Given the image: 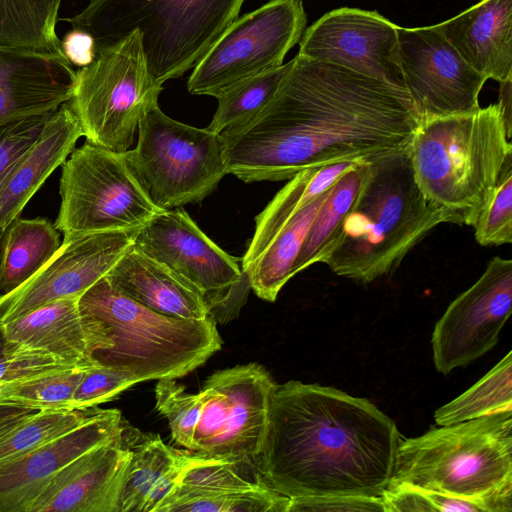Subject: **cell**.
<instances>
[{
    "label": "cell",
    "mask_w": 512,
    "mask_h": 512,
    "mask_svg": "<svg viewBox=\"0 0 512 512\" xmlns=\"http://www.w3.org/2000/svg\"><path fill=\"white\" fill-rule=\"evenodd\" d=\"M104 409L38 410L0 440V461L44 446L97 417Z\"/></svg>",
    "instance_id": "cell-35"
},
{
    "label": "cell",
    "mask_w": 512,
    "mask_h": 512,
    "mask_svg": "<svg viewBox=\"0 0 512 512\" xmlns=\"http://www.w3.org/2000/svg\"><path fill=\"white\" fill-rule=\"evenodd\" d=\"M140 229L64 234L58 251L35 275L0 295V320L6 323L57 300L81 297L134 245Z\"/></svg>",
    "instance_id": "cell-16"
},
{
    "label": "cell",
    "mask_w": 512,
    "mask_h": 512,
    "mask_svg": "<svg viewBox=\"0 0 512 512\" xmlns=\"http://www.w3.org/2000/svg\"><path fill=\"white\" fill-rule=\"evenodd\" d=\"M436 25L464 61L487 80L512 79V0H480Z\"/></svg>",
    "instance_id": "cell-22"
},
{
    "label": "cell",
    "mask_w": 512,
    "mask_h": 512,
    "mask_svg": "<svg viewBox=\"0 0 512 512\" xmlns=\"http://www.w3.org/2000/svg\"><path fill=\"white\" fill-rule=\"evenodd\" d=\"M275 384L258 363L211 374L199 391L202 412L192 450L209 458L255 465L267 430Z\"/></svg>",
    "instance_id": "cell-13"
},
{
    "label": "cell",
    "mask_w": 512,
    "mask_h": 512,
    "mask_svg": "<svg viewBox=\"0 0 512 512\" xmlns=\"http://www.w3.org/2000/svg\"><path fill=\"white\" fill-rule=\"evenodd\" d=\"M163 86L152 78L137 30L96 49L92 63L76 71L69 100L86 142L128 151L142 117L158 105Z\"/></svg>",
    "instance_id": "cell-8"
},
{
    "label": "cell",
    "mask_w": 512,
    "mask_h": 512,
    "mask_svg": "<svg viewBox=\"0 0 512 512\" xmlns=\"http://www.w3.org/2000/svg\"><path fill=\"white\" fill-rule=\"evenodd\" d=\"M28 408L0 405V420L19 414Z\"/></svg>",
    "instance_id": "cell-46"
},
{
    "label": "cell",
    "mask_w": 512,
    "mask_h": 512,
    "mask_svg": "<svg viewBox=\"0 0 512 512\" xmlns=\"http://www.w3.org/2000/svg\"><path fill=\"white\" fill-rule=\"evenodd\" d=\"M61 0H0V47L64 55L56 23Z\"/></svg>",
    "instance_id": "cell-30"
},
{
    "label": "cell",
    "mask_w": 512,
    "mask_h": 512,
    "mask_svg": "<svg viewBox=\"0 0 512 512\" xmlns=\"http://www.w3.org/2000/svg\"><path fill=\"white\" fill-rule=\"evenodd\" d=\"M127 165L160 210L198 203L228 174L220 135L176 121L155 106L140 120Z\"/></svg>",
    "instance_id": "cell-9"
},
{
    "label": "cell",
    "mask_w": 512,
    "mask_h": 512,
    "mask_svg": "<svg viewBox=\"0 0 512 512\" xmlns=\"http://www.w3.org/2000/svg\"><path fill=\"white\" fill-rule=\"evenodd\" d=\"M506 411H512V351L468 390L438 408L434 419L446 426Z\"/></svg>",
    "instance_id": "cell-32"
},
{
    "label": "cell",
    "mask_w": 512,
    "mask_h": 512,
    "mask_svg": "<svg viewBox=\"0 0 512 512\" xmlns=\"http://www.w3.org/2000/svg\"><path fill=\"white\" fill-rule=\"evenodd\" d=\"M38 410L27 409L19 414L0 420V440L12 433L25 420Z\"/></svg>",
    "instance_id": "cell-44"
},
{
    "label": "cell",
    "mask_w": 512,
    "mask_h": 512,
    "mask_svg": "<svg viewBox=\"0 0 512 512\" xmlns=\"http://www.w3.org/2000/svg\"><path fill=\"white\" fill-rule=\"evenodd\" d=\"M15 349L17 346L7 339L4 324L0 320V359Z\"/></svg>",
    "instance_id": "cell-45"
},
{
    "label": "cell",
    "mask_w": 512,
    "mask_h": 512,
    "mask_svg": "<svg viewBox=\"0 0 512 512\" xmlns=\"http://www.w3.org/2000/svg\"><path fill=\"white\" fill-rule=\"evenodd\" d=\"M416 124L405 89L297 54L267 105L219 135L227 173L251 183L406 151Z\"/></svg>",
    "instance_id": "cell-1"
},
{
    "label": "cell",
    "mask_w": 512,
    "mask_h": 512,
    "mask_svg": "<svg viewBox=\"0 0 512 512\" xmlns=\"http://www.w3.org/2000/svg\"><path fill=\"white\" fill-rule=\"evenodd\" d=\"M442 223L448 211L429 202L413 175L407 150L370 161L368 174L326 265L362 284L394 272L405 256Z\"/></svg>",
    "instance_id": "cell-3"
},
{
    "label": "cell",
    "mask_w": 512,
    "mask_h": 512,
    "mask_svg": "<svg viewBox=\"0 0 512 512\" xmlns=\"http://www.w3.org/2000/svg\"><path fill=\"white\" fill-rule=\"evenodd\" d=\"M88 366L78 365L0 384V405L32 410L70 409L73 394Z\"/></svg>",
    "instance_id": "cell-34"
},
{
    "label": "cell",
    "mask_w": 512,
    "mask_h": 512,
    "mask_svg": "<svg viewBox=\"0 0 512 512\" xmlns=\"http://www.w3.org/2000/svg\"><path fill=\"white\" fill-rule=\"evenodd\" d=\"M289 501L264 482L247 488L212 490L176 485L156 512H288Z\"/></svg>",
    "instance_id": "cell-31"
},
{
    "label": "cell",
    "mask_w": 512,
    "mask_h": 512,
    "mask_svg": "<svg viewBox=\"0 0 512 512\" xmlns=\"http://www.w3.org/2000/svg\"><path fill=\"white\" fill-rule=\"evenodd\" d=\"M400 65L417 122L480 108L486 78L448 42L437 25L398 26Z\"/></svg>",
    "instance_id": "cell-14"
},
{
    "label": "cell",
    "mask_w": 512,
    "mask_h": 512,
    "mask_svg": "<svg viewBox=\"0 0 512 512\" xmlns=\"http://www.w3.org/2000/svg\"><path fill=\"white\" fill-rule=\"evenodd\" d=\"M3 233H4V230H0V242H1V239H2V236H3Z\"/></svg>",
    "instance_id": "cell-47"
},
{
    "label": "cell",
    "mask_w": 512,
    "mask_h": 512,
    "mask_svg": "<svg viewBox=\"0 0 512 512\" xmlns=\"http://www.w3.org/2000/svg\"><path fill=\"white\" fill-rule=\"evenodd\" d=\"M123 417L104 409L66 435L0 461V512H29L53 477L86 451L121 434Z\"/></svg>",
    "instance_id": "cell-18"
},
{
    "label": "cell",
    "mask_w": 512,
    "mask_h": 512,
    "mask_svg": "<svg viewBox=\"0 0 512 512\" xmlns=\"http://www.w3.org/2000/svg\"><path fill=\"white\" fill-rule=\"evenodd\" d=\"M384 512H437L429 490L391 484L381 496Z\"/></svg>",
    "instance_id": "cell-42"
},
{
    "label": "cell",
    "mask_w": 512,
    "mask_h": 512,
    "mask_svg": "<svg viewBox=\"0 0 512 512\" xmlns=\"http://www.w3.org/2000/svg\"><path fill=\"white\" fill-rule=\"evenodd\" d=\"M391 484L466 499L485 512H512V411L402 440Z\"/></svg>",
    "instance_id": "cell-5"
},
{
    "label": "cell",
    "mask_w": 512,
    "mask_h": 512,
    "mask_svg": "<svg viewBox=\"0 0 512 512\" xmlns=\"http://www.w3.org/2000/svg\"><path fill=\"white\" fill-rule=\"evenodd\" d=\"M511 131L498 103L417 122L407 154L425 198L473 226L512 158Z\"/></svg>",
    "instance_id": "cell-4"
},
{
    "label": "cell",
    "mask_w": 512,
    "mask_h": 512,
    "mask_svg": "<svg viewBox=\"0 0 512 512\" xmlns=\"http://www.w3.org/2000/svg\"><path fill=\"white\" fill-rule=\"evenodd\" d=\"M58 231L140 229L161 211L130 171L123 153L86 142L62 164Z\"/></svg>",
    "instance_id": "cell-10"
},
{
    "label": "cell",
    "mask_w": 512,
    "mask_h": 512,
    "mask_svg": "<svg viewBox=\"0 0 512 512\" xmlns=\"http://www.w3.org/2000/svg\"><path fill=\"white\" fill-rule=\"evenodd\" d=\"M512 305V260L492 258L480 278L447 307L431 337L436 370L466 366L499 340Z\"/></svg>",
    "instance_id": "cell-15"
},
{
    "label": "cell",
    "mask_w": 512,
    "mask_h": 512,
    "mask_svg": "<svg viewBox=\"0 0 512 512\" xmlns=\"http://www.w3.org/2000/svg\"><path fill=\"white\" fill-rule=\"evenodd\" d=\"M122 437L132 455L122 484L118 512H142L148 494L183 450L166 445L157 434L142 433L124 419Z\"/></svg>",
    "instance_id": "cell-29"
},
{
    "label": "cell",
    "mask_w": 512,
    "mask_h": 512,
    "mask_svg": "<svg viewBox=\"0 0 512 512\" xmlns=\"http://www.w3.org/2000/svg\"><path fill=\"white\" fill-rule=\"evenodd\" d=\"M401 441L395 422L369 400L290 380L273 388L255 467L290 499L381 497Z\"/></svg>",
    "instance_id": "cell-2"
},
{
    "label": "cell",
    "mask_w": 512,
    "mask_h": 512,
    "mask_svg": "<svg viewBox=\"0 0 512 512\" xmlns=\"http://www.w3.org/2000/svg\"><path fill=\"white\" fill-rule=\"evenodd\" d=\"M366 511L384 512L381 497L323 496L293 498L288 512Z\"/></svg>",
    "instance_id": "cell-41"
},
{
    "label": "cell",
    "mask_w": 512,
    "mask_h": 512,
    "mask_svg": "<svg viewBox=\"0 0 512 512\" xmlns=\"http://www.w3.org/2000/svg\"><path fill=\"white\" fill-rule=\"evenodd\" d=\"M369 164L370 161L360 162L331 186L305 237L294 274L315 263H327L337 247L344 218L368 174Z\"/></svg>",
    "instance_id": "cell-28"
},
{
    "label": "cell",
    "mask_w": 512,
    "mask_h": 512,
    "mask_svg": "<svg viewBox=\"0 0 512 512\" xmlns=\"http://www.w3.org/2000/svg\"><path fill=\"white\" fill-rule=\"evenodd\" d=\"M75 366L42 350L17 347L0 359V384Z\"/></svg>",
    "instance_id": "cell-40"
},
{
    "label": "cell",
    "mask_w": 512,
    "mask_h": 512,
    "mask_svg": "<svg viewBox=\"0 0 512 512\" xmlns=\"http://www.w3.org/2000/svg\"><path fill=\"white\" fill-rule=\"evenodd\" d=\"M134 246L192 284L215 321L236 317L245 303L251 287L238 259L216 245L181 207L156 214L139 230Z\"/></svg>",
    "instance_id": "cell-12"
},
{
    "label": "cell",
    "mask_w": 512,
    "mask_h": 512,
    "mask_svg": "<svg viewBox=\"0 0 512 512\" xmlns=\"http://www.w3.org/2000/svg\"><path fill=\"white\" fill-rule=\"evenodd\" d=\"M51 113L14 121L0 128V195L19 162L39 139Z\"/></svg>",
    "instance_id": "cell-38"
},
{
    "label": "cell",
    "mask_w": 512,
    "mask_h": 512,
    "mask_svg": "<svg viewBox=\"0 0 512 512\" xmlns=\"http://www.w3.org/2000/svg\"><path fill=\"white\" fill-rule=\"evenodd\" d=\"M79 298L60 299L3 323L7 339L72 365L96 364L93 354L109 349L111 341L100 323L81 311Z\"/></svg>",
    "instance_id": "cell-21"
},
{
    "label": "cell",
    "mask_w": 512,
    "mask_h": 512,
    "mask_svg": "<svg viewBox=\"0 0 512 512\" xmlns=\"http://www.w3.org/2000/svg\"><path fill=\"white\" fill-rule=\"evenodd\" d=\"M298 55L405 89L398 26L376 11L342 7L324 14L304 30Z\"/></svg>",
    "instance_id": "cell-17"
},
{
    "label": "cell",
    "mask_w": 512,
    "mask_h": 512,
    "mask_svg": "<svg viewBox=\"0 0 512 512\" xmlns=\"http://www.w3.org/2000/svg\"><path fill=\"white\" fill-rule=\"evenodd\" d=\"M82 312L97 320L111 346L95 352L94 363L127 373L138 383L177 379L221 349L212 317L182 319L154 312L115 289L103 277L80 298Z\"/></svg>",
    "instance_id": "cell-6"
},
{
    "label": "cell",
    "mask_w": 512,
    "mask_h": 512,
    "mask_svg": "<svg viewBox=\"0 0 512 512\" xmlns=\"http://www.w3.org/2000/svg\"><path fill=\"white\" fill-rule=\"evenodd\" d=\"M137 383L125 372L97 363L91 364L73 394L70 409L94 407L110 401Z\"/></svg>",
    "instance_id": "cell-39"
},
{
    "label": "cell",
    "mask_w": 512,
    "mask_h": 512,
    "mask_svg": "<svg viewBox=\"0 0 512 512\" xmlns=\"http://www.w3.org/2000/svg\"><path fill=\"white\" fill-rule=\"evenodd\" d=\"M156 410L163 415L170 427L173 440L192 450L196 427L202 412L200 394L186 392L175 379H159L155 387Z\"/></svg>",
    "instance_id": "cell-36"
},
{
    "label": "cell",
    "mask_w": 512,
    "mask_h": 512,
    "mask_svg": "<svg viewBox=\"0 0 512 512\" xmlns=\"http://www.w3.org/2000/svg\"><path fill=\"white\" fill-rule=\"evenodd\" d=\"M330 188L306 204L288 221L247 272L250 287L259 298L274 302L282 287L295 275V261Z\"/></svg>",
    "instance_id": "cell-27"
},
{
    "label": "cell",
    "mask_w": 512,
    "mask_h": 512,
    "mask_svg": "<svg viewBox=\"0 0 512 512\" xmlns=\"http://www.w3.org/2000/svg\"><path fill=\"white\" fill-rule=\"evenodd\" d=\"M131 455L121 431L64 466L29 512H118Z\"/></svg>",
    "instance_id": "cell-19"
},
{
    "label": "cell",
    "mask_w": 512,
    "mask_h": 512,
    "mask_svg": "<svg viewBox=\"0 0 512 512\" xmlns=\"http://www.w3.org/2000/svg\"><path fill=\"white\" fill-rule=\"evenodd\" d=\"M306 22L302 0H269L238 16L193 67L189 93L216 98L239 81L281 66Z\"/></svg>",
    "instance_id": "cell-11"
},
{
    "label": "cell",
    "mask_w": 512,
    "mask_h": 512,
    "mask_svg": "<svg viewBox=\"0 0 512 512\" xmlns=\"http://www.w3.org/2000/svg\"><path fill=\"white\" fill-rule=\"evenodd\" d=\"M0 295L35 275L61 246L60 233L44 218H15L1 239Z\"/></svg>",
    "instance_id": "cell-26"
},
{
    "label": "cell",
    "mask_w": 512,
    "mask_h": 512,
    "mask_svg": "<svg viewBox=\"0 0 512 512\" xmlns=\"http://www.w3.org/2000/svg\"><path fill=\"white\" fill-rule=\"evenodd\" d=\"M475 239L481 246L512 242V158L473 224Z\"/></svg>",
    "instance_id": "cell-37"
},
{
    "label": "cell",
    "mask_w": 512,
    "mask_h": 512,
    "mask_svg": "<svg viewBox=\"0 0 512 512\" xmlns=\"http://www.w3.org/2000/svg\"><path fill=\"white\" fill-rule=\"evenodd\" d=\"M361 160H350L321 167H311L297 173L274 196L265 209L255 218V232L241 260L247 272L288 221L306 204L328 190L345 172Z\"/></svg>",
    "instance_id": "cell-25"
},
{
    "label": "cell",
    "mask_w": 512,
    "mask_h": 512,
    "mask_svg": "<svg viewBox=\"0 0 512 512\" xmlns=\"http://www.w3.org/2000/svg\"><path fill=\"white\" fill-rule=\"evenodd\" d=\"M292 65L293 59L224 90L216 97L218 106L207 128L221 134L251 119L274 97Z\"/></svg>",
    "instance_id": "cell-33"
},
{
    "label": "cell",
    "mask_w": 512,
    "mask_h": 512,
    "mask_svg": "<svg viewBox=\"0 0 512 512\" xmlns=\"http://www.w3.org/2000/svg\"><path fill=\"white\" fill-rule=\"evenodd\" d=\"M75 81L64 55L0 47V128L57 110L72 98Z\"/></svg>",
    "instance_id": "cell-20"
},
{
    "label": "cell",
    "mask_w": 512,
    "mask_h": 512,
    "mask_svg": "<svg viewBox=\"0 0 512 512\" xmlns=\"http://www.w3.org/2000/svg\"><path fill=\"white\" fill-rule=\"evenodd\" d=\"M61 43L67 60L80 68L92 63L96 56L95 40L85 31L72 29L64 36Z\"/></svg>",
    "instance_id": "cell-43"
},
{
    "label": "cell",
    "mask_w": 512,
    "mask_h": 512,
    "mask_svg": "<svg viewBox=\"0 0 512 512\" xmlns=\"http://www.w3.org/2000/svg\"><path fill=\"white\" fill-rule=\"evenodd\" d=\"M245 0H91L73 29L90 34L96 49L137 30L149 72L162 85L193 68L239 16Z\"/></svg>",
    "instance_id": "cell-7"
},
{
    "label": "cell",
    "mask_w": 512,
    "mask_h": 512,
    "mask_svg": "<svg viewBox=\"0 0 512 512\" xmlns=\"http://www.w3.org/2000/svg\"><path fill=\"white\" fill-rule=\"evenodd\" d=\"M105 277L119 292L159 314L194 320L211 317L192 284L134 245Z\"/></svg>",
    "instance_id": "cell-23"
},
{
    "label": "cell",
    "mask_w": 512,
    "mask_h": 512,
    "mask_svg": "<svg viewBox=\"0 0 512 512\" xmlns=\"http://www.w3.org/2000/svg\"><path fill=\"white\" fill-rule=\"evenodd\" d=\"M81 136L69 101L51 113L39 139L19 162L0 195V230L19 216L45 180L72 153Z\"/></svg>",
    "instance_id": "cell-24"
}]
</instances>
